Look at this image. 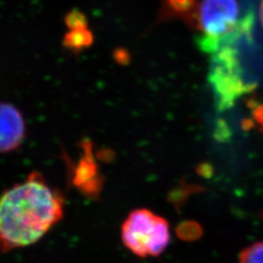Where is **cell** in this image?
Segmentation results:
<instances>
[{
    "instance_id": "cell-1",
    "label": "cell",
    "mask_w": 263,
    "mask_h": 263,
    "mask_svg": "<svg viewBox=\"0 0 263 263\" xmlns=\"http://www.w3.org/2000/svg\"><path fill=\"white\" fill-rule=\"evenodd\" d=\"M65 199L33 172L0 196V252L38 242L64 216Z\"/></svg>"
},
{
    "instance_id": "cell-4",
    "label": "cell",
    "mask_w": 263,
    "mask_h": 263,
    "mask_svg": "<svg viewBox=\"0 0 263 263\" xmlns=\"http://www.w3.org/2000/svg\"><path fill=\"white\" fill-rule=\"evenodd\" d=\"M121 239L132 254L141 257H155L170 243L169 222L147 209L134 210L121 226Z\"/></svg>"
},
{
    "instance_id": "cell-10",
    "label": "cell",
    "mask_w": 263,
    "mask_h": 263,
    "mask_svg": "<svg viewBox=\"0 0 263 263\" xmlns=\"http://www.w3.org/2000/svg\"><path fill=\"white\" fill-rule=\"evenodd\" d=\"M66 24L68 29L87 28V21L84 15L79 11L70 12L66 18Z\"/></svg>"
},
{
    "instance_id": "cell-8",
    "label": "cell",
    "mask_w": 263,
    "mask_h": 263,
    "mask_svg": "<svg viewBox=\"0 0 263 263\" xmlns=\"http://www.w3.org/2000/svg\"><path fill=\"white\" fill-rule=\"evenodd\" d=\"M240 263H263V242L245 249L240 255Z\"/></svg>"
},
{
    "instance_id": "cell-3",
    "label": "cell",
    "mask_w": 263,
    "mask_h": 263,
    "mask_svg": "<svg viewBox=\"0 0 263 263\" xmlns=\"http://www.w3.org/2000/svg\"><path fill=\"white\" fill-rule=\"evenodd\" d=\"M209 83L219 110H227L246 95L253 92L255 83L249 81L234 45L220 48L211 55Z\"/></svg>"
},
{
    "instance_id": "cell-9",
    "label": "cell",
    "mask_w": 263,
    "mask_h": 263,
    "mask_svg": "<svg viewBox=\"0 0 263 263\" xmlns=\"http://www.w3.org/2000/svg\"><path fill=\"white\" fill-rule=\"evenodd\" d=\"M171 8L178 13L187 14L192 18L197 7L195 0H167Z\"/></svg>"
},
{
    "instance_id": "cell-11",
    "label": "cell",
    "mask_w": 263,
    "mask_h": 263,
    "mask_svg": "<svg viewBox=\"0 0 263 263\" xmlns=\"http://www.w3.org/2000/svg\"><path fill=\"white\" fill-rule=\"evenodd\" d=\"M259 17H260V22H261V25L263 27V0L260 4V9H259Z\"/></svg>"
},
{
    "instance_id": "cell-5",
    "label": "cell",
    "mask_w": 263,
    "mask_h": 263,
    "mask_svg": "<svg viewBox=\"0 0 263 263\" xmlns=\"http://www.w3.org/2000/svg\"><path fill=\"white\" fill-rule=\"evenodd\" d=\"M26 122L19 109L0 102V153L17 151L26 139Z\"/></svg>"
},
{
    "instance_id": "cell-6",
    "label": "cell",
    "mask_w": 263,
    "mask_h": 263,
    "mask_svg": "<svg viewBox=\"0 0 263 263\" xmlns=\"http://www.w3.org/2000/svg\"><path fill=\"white\" fill-rule=\"evenodd\" d=\"M84 157L79 161L76 167L73 182L76 187L90 197L99 195L102 188V179L99 174L98 166L91 156L89 147L85 144Z\"/></svg>"
},
{
    "instance_id": "cell-7",
    "label": "cell",
    "mask_w": 263,
    "mask_h": 263,
    "mask_svg": "<svg viewBox=\"0 0 263 263\" xmlns=\"http://www.w3.org/2000/svg\"><path fill=\"white\" fill-rule=\"evenodd\" d=\"M93 35L87 28L70 29L66 34L65 45L69 49L80 50L92 44Z\"/></svg>"
},
{
    "instance_id": "cell-2",
    "label": "cell",
    "mask_w": 263,
    "mask_h": 263,
    "mask_svg": "<svg viewBox=\"0 0 263 263\" xmlns=\"http://www.w3.org/2000/svg\"><path fill=\"white\" fill-rule=\"evenodd\" d=\"M191 19L199 31L197 46L209 55L250 36L254 22L252 13L240 17L237 0H202Z\"/></svg>"
}]
</instances>
